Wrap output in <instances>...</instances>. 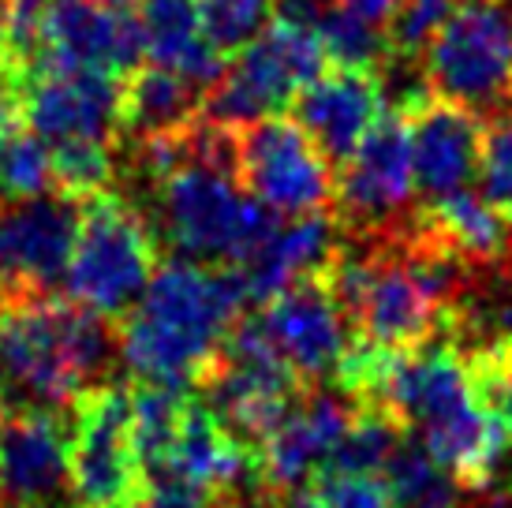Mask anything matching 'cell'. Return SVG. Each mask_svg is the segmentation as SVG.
Segmentation results:
<instances>
[{"label":"cell","mask_w":512,"mask_h":508,"mask_svg":"<svg viewBox=\"0 0 512 508\" xmlns=\"http://www.w3.org/2000/svg\"><path fill=\"white\" fill-rule=\"evenodd\" d=\"M251 299L236 269L191 258L157 266L139 303L124 314L116 348L124 367L150 385H199Z\"/></svg>","instance_id":"obj_1"},{"label":"cell","mask_w":512,"mask_h":508,"mask_svg":"<svg viewBox=\"0 0 512 508\" xmlns=\"http://www.w3.org/2000/svg\"><path fill=\"white\" fill-rule=\"evenodd\" d=\"M120 355L105 318L72 299H0V404L60 411L98 385Z\"/></svg>","instance_id":"obj_2"},{"label":"cell","mask_w":512,"mask_h":508,"mask_svg":"<svg viewBox=\"0 0 512 508\" xmlns=\"http://www.w3.org/2000/svg\"><path fill=\"white\" fill-rule=\"evenodd\" d=\"M157 228L191 262L240 266L281 221L236 180V131L199 116L191 157L157 180Z\"/></svg>","instance_id":"obj_3"},{"label":"cell","mask_w":512,"mask_h":508,"mask_svg":"<svg viewBox=\"0 0 512 508\" xmlns=\"http://www.w3.org/2000/svg\"><path fill=\"white\" fill-rule=\"evenodd\" d=\"M157 273V247L150 221L116 195H98L83 202V225L64 277L68 299L86 311L109 318L139 303L150 277Z\"/></svg>","instance_id":"obj_4"},{"label":"cell","mask_w":512,"mask_h":508,"mask_svg":"<svg viewBox=\"0 0 512 508\" xmlns=\"http://www.w3.org/2000/svg\"><path fill=\"white\" fill-rule=\"evenodd\" d=\"M329 57L318 30L273 15V23L251 45L232 53L206 98L202 116L221 127H247L288 109L303 86L326 71Z\"/></svg>","instance_id":"obj_5"},{"label":"cell","mask_w":512,"mask_h":508,"mask_svg":"<svg viewBox=\"0 0 512 508\" xmlns=\"http://www.w3.org/2000/svg\"><path fill=\"white\" fill-rule=\"evenodd\" d=\"M427 83L434 94L475 113L512 98V12L494 0L460 4L427 45Z\"/></svg>","instance_id":"obj_6"},{"label":"cell","mask_w":512,"mask_h":508,"mask_svg":"<svg viewBox=\"0 0 512 508\" xmlns=\"http://www.w3.org/2000/svg\"><path fill=\"white\" fill-rule=\"evenodd\" d=\"M236 180L277 217H307L333 206L337 176L314 139L285 116L236 127Z\"/></svg>","instance_id":"obj_7"},{"label":"cell","mask_w":512,"mask_h":508,"mask_svg":"<svg viewBox=\"0 0 512 508\" xmlns=\"http://www.w3.org/2000/svg\"><path fill=\"white\" fill-rule=\"evenodd\" d=\"M146 475L131 438V393L90 385L75 400L72 497L79 508H139Z\"/></svg>","instance_id":"obj_8"},{"label":"cell","mask_w":512,"mask_h":508,"mask_svg":"<svg viewBox=\"0 0 512 508\" xmlns=\"http://www.w3.org/2000/svg\"><path fill=\"white\" fill-rule=\"evenodd\" d=\"M83 210L60 191L0 206V299L49 296L72 266Z\"/></svg>","instance_id":"obj_9"},{"label":"cell","mask_w":512,"mask_h":508,"mask_svg":"<svg viewBox=\"0 0 512 508\" xmlns=\"http://www.w3.org/2000/svg\"><path fill=\"white\" fill-rule=\"evenodd\" d=\"M415 195V165L408 120L400 109L385 113L367 139L344 157L333 206L344 225L359 232H389Z\"/></svg>","instance_id":"obj_10"},{"label":"cell","mask_w":512,"mask_h":508,"mask_svg":"<svg viewBox=\"0 0 512 508\" xmlns=\"http://www.w3.org/2000/svg\"><path fill=\"white\" fill-rule=\"evenodd\" d=\"M120 75L94 68H38L27 75L23 124L45 139L57 142H109L120 139Z\"/></svg>","instance_id":"obj_11"},{"label":"cell","mask_w":512,"mask_h":508,"mask_svg":"<svg viewBox=\"0 0 512 508\" xmlns=\"http://www.w3.org/2000/svg\"><path fill=\"white\" fill-rule=\"evenodd\" d=\"M258 322L281 352L288 370L299 381H322L337 374L344 352H348V314L341 299L333 296L326 273L318 269L303 281L288 284L281 296L258 307Z\"/></svg>","instance_id":"obj_12"},{"label":"cell","mask_w":512,"mask_h":508,"mask_svg":"<svg viewBox=\"0 0 512 508\" xmlns=\"http://www.w3.org/2000/svg\"><path fill=\"white\" fill-rule=\"evenodd\" d=\"M143 57L135 4L116 0H49L38 68H94L131 75ZM27 71V75H30Z\"/></svg>","instance_id":"obj_13"},{"label":"cell","mask_w":512,"mask_h":508,"mask_svg":"<svg viewBox=\"0 0 512 508\" xmlns=\"http://www.w3.org/2000/svg\"><path fill=\"white\" fill-rule=\"evenodd\" d=\"M0 497L15 508H57L72 497V430L57 411L0 415Z\"/></svg>","instance_id":"obj_14"},{"label":"cell","mask_w":512,"mask_h":508,"mask_svg":"<svg viewBox=\"0 0 512 508\" xmlns=\"http://www.w3.org/2000/svg\"><path fill=\"white\" fill-rule=\"evenodd\" d=\"M356 400L333 393H303L288 415L255 445L258 479L277 494L299 490L329 467L333 452L352 426Z\"/></svg>","instance_id":"obj_15"},{"label":"cell","mask_w":512,"mask_h":508,"mask_svg":"<svg viewBox=\"0 0 512 508\" xmlns=\"http://www.w3.org/2000/svg\"><path fill=\"white\" fill-rule=\"evenodd\" d=\"M408 120L412 139L415 187L427 202L464 191L468 180L479 172V150H483V116L449 101L441 94H423L408 109H400Z\"/></svg>","instance_id":"obj_16"},{"label":"cell","mask_w":512,"mask_h":508,"mask_svg":"<svg viewBox=\"0 0 512 508\" xmlns=\"http://www.w3.org/2000/svg\"><path fill=\"white\" fill-rule=\"evenodd\" d=\"M296 124L329 161H344L385 116V90L378 71L333 68L296 94Z\"/></svg>","instance_id":"obj_17"},{"label":"cell","mask_w":512,"mask_h":508,"mask_svg":"<svg viewBox=\"0 0 512 508\" xmlns=\"http://www.w3.org/2000/svg\"><path fill=\"white\" fill-rule=\"evenodd\" d=\"M333 254H337V221L326 213H307V217H281L240 266L228 269L240 273L247 299L262 307L273 296H281L288 284L318 273Z\"/></svg>","instance_id":"obj_18"},{"label":"cell","mask_w":512,"mask_h":508,"mask_svg":"<svg viewBox=\"0 0 512 508\" xmlns=\"http://www.w3.org/2000/svg\"><path fill=\"white\" fill-rule=\"evenodd\" d=\"M135 19L143 34V57L210 90L225 71V53H217L202 34L195 0H135Z\"/></svg>","instance_id":"obj_19"},{"label":"cell","mask_w":512,"mask_h":508,"mask_svg":"<svg viewBox=\"0 0 512 508\" xmlns=\"http://www.w3.org/2000/svg\"><path fill=\"white\" fill-rule=\"evenodd\" d=\"M415 221L427 228L441 247H449L456 258H464L471 269L498 266L501 258H509V217L468 187L456 195L438 198V202H427L423 217H415Z\"/></svg>","instance_id":"obj_20"},{"label":"cell","mask_w":512,"mask_h":508,"mask_svg":"<svg viewBox=\"0 0 512 508\" xmlns=\"http://www.w3.org/2000/svg\"><path fill=\"white\" fill-rule=\"evenodd\" d=\"M206 90L191 79L176 75L169 68H135L124 83L120 101V127L135 139H154V135H176L187 131L202 116Z\"/></svg>","instance_id":"obj_21"},{"label":"cell","mask_w":512,"mask_h":508,"mask_svg":"<svg viewBox=\"0 0 512 508\" xmlns=\"http://www.w3.org/2000/svg\"><path fill=\"white\" fill-rule=\"evenodd\" d=\"M385 486L393 508H468L464 482L441 467L419 441H404L385 467Z\"/></svg>","instance_id":"obj_22"},{"label":"cell","mask_w":512,"mask_h":508,"mask_svg":"<svg viewBox=\"0 0 512 508\" xmlns=\"http://www.w3.org/2000/svg\"><path fill=\"white\" fill-rule=\"evenodd\" d=\"M187 408H191V396H187V389H176V385L139 381V389L131 393V438H135L143 475L157 471L169 460Z\"/></svg>","instance_id":"obj_23"},{"label":"cell","mask_w":512,"mask_h":508,"mask_svg":"<svg viewBox=\"0 0 512 508\" xmlns=\"http://www.w3.org/2000/svg\"><path fill=\"white\" fill-rule=\"evenodd\" d=\"M404 426L385 408L374 404H356L352 426L341 438L333 460L326 471H356V475H385V467L393 464L397 449L404 445Z\"/></svg>","instance_id":"obj_24"},{"label":"cell","mask_w":512,"mask_h":508,"mask_svg":"<svg viewBox=\"0 0 512 508\" xmlns=\"http://www.w3.org/2000/svg\"><path fill=\"white\" fill-rule=\"evenodd\" d=\"M57 191L53 180V154L49 142L23 127H0V195L4 198H38Z\"/></svg>","instance_id":"obj_25"},{"label":"cell","mask_w":512,"mask_h":508,"mask_svg":"<svg viewBox=\"0 0 512 508\" xmlns=\"http://www.w3.org/2000/svg\"><path fill=\"white\" fill-rule=\"evenodd\" d=\"M318 38L326 45V57L333 68L378 71L382 60H389V42H385L382 27L363 23L337 4H329L326 15L318 19Z\"/></svg>","instance_id":"obj_26"},{"label":"cell","mask_w":512,"mask_h":508,"mask_svg":"<svg viewBox=\"0 0 512 508\" xmlns=\"http://www.w3.org/2000/svg\"><path fill=\"white\" fill-rule=\"evenodd\" d=\"M195 8H199L202 34L210 38V45L217 53L232 57L270 27L277 0H195Z\"/></svg>","instance_id":"obj_27"},{"label":"cell","mask_w":512,"mask_h":508,"mask_svg":"<svg viewBox=\"0 0 512 508\" xmlns=\"http://www.w3.org/2000/svg\"><path fill=\"white\" fill-rule=\"evenodd\" d=\"M53 154V180L57 191L68 198H98L109 191L113 180V146L109 142H57Z\"/></svg>","instance_id":"obj_28"},{"label":"cell","mask_w":512,"mask_h":508,"mask_svg":"<svg viewBox=\"0 0 512 508\" xmlns=\"http://www.w3.org/2000/svg\"><path fill=\"white\" fill-rule=\"evenodd\" d=\"M460 8V0H404L397 15L385 23V42L393 60H415L427 53V45L438 38V30L449 23V15Z\"/></svg>","instance_id":"obj_29"},{"label":"cell","mask_w":512,"mask_h":508,"mask_svg":"<svg viewBox=\"0 0 512 508\" xmlns=\"http://www.w3.org/2000/svg\"><path fill=\"white\" fill-rule=\"evenodd\" d=\"M475 176H479V195L512 221V113H498L483 131Z\"/></svg>","instance_id":"obj_30"},{"label":"cell","mask_w":512,"mask_h":508,"mask_svg":"<svg viewBox=\"0 0 512 508\" xmlns=\"http://www.w3.org/2000/svg\"><path fill=\"white\" fill-rule=\"evenodd\" d=\"M468 367L471 378H475V389L483 396V404L498 415V423L505 426V434L512 438V340L468 355Z\"/></svg>","instance_id":"obj_31"},{"label":"cell","mask_w":512,"mask_h":508,"mask_svg":"<svg viewBox=\"0 0 512 508\" xmlns=\"http://www.w3.org/2000/svg\"><path fill=\"white\" fill-rule=\"evenodd\" d=\"M314 494L322 508H393L385 479L356 471H322L314 479Z\"/></svg>","instance_id":"obj_32"},{"label":"cell","mask_w":512,"mask_h":508,"mask_svg":"<svg viewBox=\"0 0 512 508\" xmlns=\"http://www.w3.org/2000/svg\"><path fill=\"white\" fill-rule=\"evenodd\" d=\"M23 101H27V71L15 60H0V127H15L23 120Z\"/></svg>","instance_id":"obj_33"},{"label":"cell","mask_w":512,"mask_h":508,"mask_svg":"<svg viewBox=\"0 0 512 508\" xmlns=\"http://www.w3.org/2000/svg\"><path fill=\"white\" fill-rule=\"evenodd\" d=\"M337 8H344L348 15H356L363 23H374V27H385L404 0H333Z\"/></svg>","instance_id":"obj_34"},{"label":"cell","mask_w":512,"mask_h":508,"mask_svg":"<svg viewBox=\"0 0 512 508\" xmlns=\"http://www.w3.org/2000/svg\"><path fill=\"white\" fill-rule=\"evenodd\" d=\"M281 508H322V501L314 494V486H299V490L281 494Z\"/></svg>","instance_id":"obj_35"},{"label":"cell","mask_w":512,"mask_h":508,"mask_svg":"<svg viewBox=\"0 0 512 508\" xmlns=\"http://www.w3.org/2000/svg\"><path fill=\"white\" fill-rule=\"evenodd\" d=\"M8 57V30H4V12H0V60Z\"/></svg>","instance_id":"obj_36"},{"label":"cell","mask_w":512,"mask_h":508,"mask_svg":"<svg viewBox=\"0 0 512 508\" xmlns=\"http://www.w3.org/2000/svg\"><path fill=\"white\" fill-rule=\"evenodd\" d=\"M0 508H15V505L8 501V497H0Z\"/></svg>","instance_id":"obj_37"},{"label":"cell","mask_w":512,"mask_h":508,"mask_svg":"<svg viewBox=\"0 0 512 508\" xmlns=\"http://www.w3.org/2000/svg\"><path fill=\"white\" fill-rule=\"evenodd\" d=\"M505 508H512V497L509 494H505Z\"/></svg>","instance_id":"obj_38"},{"label":"cell","mask_w":512,"mask_h":508,"mask_svg":"<svg viewBox=\"0 0 512 508\" xmlns=\"http://www.w3.org/2000/svg\"><path fill=\"white\" fill-rule=\"evenodd\" d=\"M509 254H512V243H509Z\"/></svg>","instance_id":"obj_39"}]
</instances>
